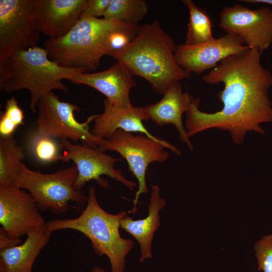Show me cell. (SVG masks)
I'll return each instance as SVG.
<instances>
[{
  "mask_svg": "<svg viewBox=\"0 0 272 272\" xmlns=\"http://www.w3.org/2000/svg\"><path fill=\"white\" fill-rule=\"evenodd\" d=\"M258 270L272 272V235L262 236L254 244Z\"/></svg>",
  "mask_w": 272,
  "mask_h": 272,
  "instance_id": "cell-25",
  "label": "cell"
},
{
  "mask_svg": "<svg viewBox=\"0 0 272 272\" xmlns=\"http://www.w3.org/2000/svg\"><path fill=\"white\" fill-rule=\"evenodd\" d=\"M257 48H248L230 55L202 79L210 85L222 83L218 94L222 109L207 113L199 109L200 100L193 99L186 111L185 128L190 138L211 128L228 131L235 144H241L247 132L264 134L260 124L272 122V103L268 96L272 74L261 63Z\"/></svg>",
  "mask_w": 272,
  "mask_h": 272,
  "instance_id": "cell-1",
  "label": "cell"
},
{
  "mask_svg": "<svg viewBox=\"0 0 272 272\" xmlns=\"http://www.w3.org/2000/svg\"><path fill=\"white\" fill-rule=\"evenodd\" d=\"M77 176L75 165L44 174L32 170L22 163L12 186L29 192L41 211L58 215L67 210L70 201L79 206L87 203L88 196L74 188Z\"/></svg>",
  "mask_w": 272,
  "mask_h": 272,
  "instance_id": "cell-6",
  "label": "cell"
},
{
  "mask_svg": "<svg viewBox=\"0 0 272 272\" xmlns=\"http://www.w3.org/2000/svg\"><path fill=\"white\" fill-rule=\"evenodd\" d=\"M165 205L166 201L160 196L159 186L152 185L148 216L136 220L126 216L120 221V227L131 235L140 245L141 262L153 257L152 241L155 232L160 226L159 212Z\"/></svg>",
  "mask_w": 272,
  "mask_h": 272,
  "instance_id": "cell-18",
  "label": "cell"
},
{
  "mask_svg": "<svg viewBox=\"0 0 272 272\" xmlns=\"http://www.w3.org/2000/svg\"><path fill=\"white\" fill-rule=\"evenodd\" d=\"M100 151H115L127 162L129 171L138 181V189L133 200V206L129 213L137 212V206L140 195L147 193L148 188L146 182V173L149 165L155 162H164L169 158V149L177 155L180 151L170 143L163 140H155L145 135H134L121 129L100 145Z\"/></svg>",
  "mask_w": 272,
  "mask_h": 272,
  "instance_id": "cell-7",
  "label": "cell"
},
{
  "mask_svg": "<svg viewBox=\"0 0 272 272\" xmlns=\"http://www.w3.org/2000/svg\"><path fill=\"white\" fill-rule=\"evenodd\" d=\"M52 232L45 225L27 236L21 245L1 250L0 272H32V266Z\"/></svg>",
  "mask_w": 272,
  "mask_h": 272,
  "instance_id": "cell-19",
  "label": "cell"
},
{
  "mask_svg": "<svg viewBox=\"0 0 272 272\" xmlns=\"http://www.w3.org/2000/svg\"><path fill=\"white\" fill-rule=\"evenodd\" d=\"M10 80L4 89L13 93L22 89L29 91L30 109L35 113L40 100L54 90L67 91L62 80H70L83 73L79 69L62 67L51 60L46 50L36 46L9 56Z\"/></svg>",
  "mask_w": 272,
  "mask_h": 272,
  "instance_id": "cell-5",
  "label": "cell"
},
{
  "mask_svg": "<svg viewBox=\"0 0 272 272\" xmlns=\"http://www.w3.org/2000/svg\"><path fill=\"white\" fill-rule=\"evenodd\" d=\"M112 0H87L82 15L93 18L103 16Z\"/></svg>",
  "mask_w": 272,
  "mask_h": 272,
  "instance_id": "cell-26",
  "label": "cell"
},
{
  "mask_svg": "<svg viewBox=\"0 0 272 272\" xmlns=\"http://www.w3.org/2000/svg\"><path fill=\"white\" fill-rule=\"evenodd\" d=\"M11 75L9 56L0 53V90L4 91Z\"/></svg>",
  "mask_w": 272,
  "mask_h": 272,
  "instance_id": "cell-27",
  "label": "cell"
},
{
  "mask_svg": "<svg viewBox=\"0 0 272 272\" xmlns=\"http://www.w3.org/2000/svg\"><path fill=\"white\" fill-rule=\"evenodd\" d=\"M128 23L82 15L65 35L46 39L43 47L49 59L59 65L88 73L97 69L102 57L108 55L111 33Z\"/></svg>",
  "mask_w": 272,
  "mask_h": 272,
  "instance_id": "cell-4",
  "label": "cell"
},
{
  "mask_svg": "<svg viewBox=\"0 0 272 272\" xmlns=\"http://www.w3.org/2000/svg\"><path fill=\"white\" fill-rule=\"evenodd\" d=\"M70 81L96 89L116 105L127 107L132 105L129 94L135 82L128 70L118 62L103 71L78 73Z\"/></svg>",
  "mask_w": 272,
  "mask_h": 272,
  "instance_id": "cell-15",
  "label": "cell"
},
{
  "mask_svg": "<svg viewBox=\"0 0 272 272\" xmlns=\"http://www.w3.org/2000/svg\"><path fill=\"white\" fill-rule=\"evenodd\" d=\"M182 2L188 8L189 14L184 44L198 45L214 39L212 22L206 11L191 0Z\"/></svg>",
  "mask_w": 272,
  "mask_h": 272,
  "instance_id": "cell-21",
  "label": "cell"
},
{
  "mask_svg": "<svg viewBox=\"0 0 272 272\" xmlns=\"http://www.w3.org/2000/svg\"><path fill=\"white\" fill-rule=\"evenodd\" d=\"M21 242V240L20 238L10 236L2 227H1L0 250L19 245Z\"/></svg>",
  "mask_w": 272,
  "mask_h": 272,
  "instance_id": "cell-28",
  "label": "cell"
},
{
  "mask_svg": "<svg viewBox=\"0 0 272 272\" xmlns=\"http://www.w3.org/2000/svg\"><path fill=\"white\" fill-rule=\"evenodd\" d=\"M90 272H106L104 268L99 266H95Z\"/></svg>",
  "mask_w": 272,
  "mask_h": 272,
  "instance_id": "cell-30",
  "label": "cell"
},
{
  "mask_svg": "<svg viewBox=\"0 0 272 272\" xmlns=\"http://www.w3.org/2000/svg\"><path fill=\"white\" fill-rule=\"evenodd\" d=\"M37 119V131L40 134L71 140L81 141L93 148H98L105 140L95 136L90 130L89 124L97 114L88 117L83 122L75 117V112L81 108L71 103L61 101L53 92H50L39 102Z\"/></svg>",
  "mask_w": 272,
  "mask_h": 272,
  "instance_id": "cell-8",
  "label": "cell"
},
{
  "mask_svg": "<svg viewBox=\"0 0 272 272\" xmlns=\"http://www.w3.org/2000/svg\"><path fill=\"white\" fill-rule=\"evenodd\" d=\"M148 11V5L145 0H112L103 18L138 24L145 18Z\"/></svg>",
  "mask_w": 272,
  "mask_h": 272,
  "instance_id": "cell-22",
  "label": "cell"
},
{
  "mask_svg": "<svg viewBox=\"0 0 272 272\" xmlns=\"http://www.w3.org/2000/svg\"><path fill=\"white\" fill-rule=\"evenodd\" d=\"M61 144L65 152L60 155L58 161L63 162L73 161L78 170V176L74 184L76 190L83 192L82 189L86 183L91 180L96 181L102 187L109 186L108 182L102 175H107L131 190L137 187V184L127 179L120 169L114 167L115 163L121 161L107 155L98 148H93L85 144H72L67 140H61Z\"/></svg>",
  "mask_w": 272,
  "mask_h": 272,
  "instance_id": "cell-9",
  "label": "cell"
},
{
  "mask_svg": "<svg viewBox=\"0 0 272 272\" xmlns=\"http://www.w3.org/2000/svg\"><path fill=\"white\" fill-rule=\"evenodd\" d=\"M87 0H35L36 28L48 38L65 35L78 22Z\"/></svg>",
  "mask_w": 272,
  "mask_h": 272,
  "instance_id": "cell-14",
  "label": "cell"
},
{
  "mask_svg": "<svg viewBox=\"0 0 272 272\" xmlns=\"http://www.w3.org/2000/svg\"><path fill=\"white\" fill-rule=\"evenodd\" d=\"M240 1L252 4H264L267 5L272 6V0H242Z\"/></svg>",
  "mask_w": 272,
  "mask_h": 272,
  "instance_id": "cell-29",
  "label": "cell"
},
{
  "mask_svg": "<svg viewBox=\"0 0 272 272\" xmlns=\"http://www.w3.org/2000/svg\"><path fill=\"white\" fill-rule=\"evenodd\" d=\"M219 27L262 53L272 44V9L267 6L251 9L240 4L225 7L220 14Z\"/></svg>",
  "mask_w": 272,
  "mask_h": 272,
  "instance_id": "cell-11",
  "label": "cell"
},
{
  "mask_svg": "<svg viewBox=\"0 0 272 272\" xmlns=\"http://www.w3.org/2000/svg\"><path fill=\"white\" fill-rule=\"evenodd\" d=\"M176 45L156 20L141 26L135 37L110 56L133 76L145 79L156 93L163 95L174 83L191 77L177 63Z\"/></svg>",
  "mask_w": 272,
  "mask_h": 272,
  "instance_id": "cell-2",
  "label": "cell"
},
{
  "mask_svg": "<svg viewBox=\"0 0 272 272\" xmlns=\"http://www.w3.org/2000/svg\"><path fill=\"white\" fill-rule=\"evenodd\" d=\"M25 158L23 148L13 135L0 137V186H12Z\"/></svg>",
  "mask_w": 272,
  "mask_h": 272,
  "instance_id": "cell-20",
  "label": "cell"
},
{
  "mask_svg": "<svg viewBox=\"0 0 272 272\" xmlns=\"http://www.w3.org/2000/svg\"><path fill=\"white\" fill-rule=\"evenodd\" d=\"M27 144L34 157L43 163L57 161L60 150L63 148L54 138L40 134L37 131L29 134Z\"/></svg>",
  "mask_w": 272,
  "mask_h": 272,
  "instance_id": "cell-23",
  "label": "cell"
},
{
  "mask_svg": "<svg viewBox=\"0 0 272 272\" xmlns=\"http://www.w3.org/2000/svg\"><path fill=\"white\" fill-rule=\"evenodd\" d=\"M249 48L237 36L227 34L198 45H176L174 56L181 68L198 75L215 68L225 58Z\"/></svg>",
  "mask_w": 272,
  "mask_h": 272,
  "instance_id": "cell-13",
  "label": "cell"
},
{
  "mask_svg": "<svg viewBox=\"0 0 272 272\" xmlns=\"http://www.w3.org/2000/svg\"><path fill=\"white\" fill-rule=\"evenodd\" d=\"M126 216L124 211L111 214L104 210L92 186L89 189L86 207L80 216L52 220L46 222L45 227L51 232L64 229L80 232L90 239L95 254L107 256L112 272H124L125 257L134 244L131 240L120 235V221Z\"/></svg>",
  "mask_w": 272,
  "mask_h": 272,
  "instance_id": "cell-3",
  "label": "cell"
},
{
  "mask_svg": "<svg viewBox=\"0 0 272 272\" xmlns=\"http://www.w3.org/2000/svg\"><path fill=\"white\" fill-rule=\"evenodd\" d=\"M35 0L0 1V53L11 56L37 46L40 32L36 28Z\"/></svg>",
  "mask_w": 272,
  "mask_h": 272,
  "instance_id": "cell-10",
  "label": "cell"
},
{
  "mask_svg": "<svg viewBox=\"0 0 272 272\" xmlns=\"http://www.w3.org/2000/svg\"><path fill=\"white\" fill-rule=\"evenodd\" d=\"M0 224L11 237L39 231L46 223L32 195L13 186H0Z\"/></svg>",
  "mask_w": 272,
  "mask_h": 272,
  "instance_id": "cell-12",
  "label": "cell"
},
{
  "mask_svg": "<svg viewBox=\"0 0 272 272\" xmlns=\"http://www.w3.org/2000/svg\"><path fill=\"white\" fill-rule=\"evenodd\" d=\"M104 111L97 114L91 130L96 137L108 140L119 129L128 132H140L155 140L161 139L153 135L145 127L143 122L149 120L143 107H127L116 105L107 99L104 100Z\"/></svg>",
  "mask_w": 272,
  "mask_h": 272,
  "instance_id": "cell-16",
  "label": "cell"
},
{
  "mask_svg": "<svg viewBox=\"0 0 272 272\" xmlns=\"http://www.w3.org/2000/svg\"><path fill=\"white\" fill-rule=\"evenodd\" d=\"M5 107L0 118V137H10L19 126L24 124V115L14 97L7 100Z\"/></svg>",
  "mask_w": 272,
  "mask_h": 272,
  "instance_id": "cell-24",
  "label": "cell"
},
{
  "mask_svg": "<svg viewBox=\"0 0 272 272\" xmlns=\"http://www.w3.org/2000/svg\"><path fill=\"white\" fill-rule=\"evenodd\" d=\"M193 99L187 92H182L180 82H177L168 89L159 102L143 107L148 118L155 124L174 125L181 141L191 151H193V147L183 124L182 116L189 109Z\"/></svg>",
  "mask_w": 272,
  "mask_h": 272,
  "instance_id": "cell-17",
  "label": "cell"
}]
</instances>
